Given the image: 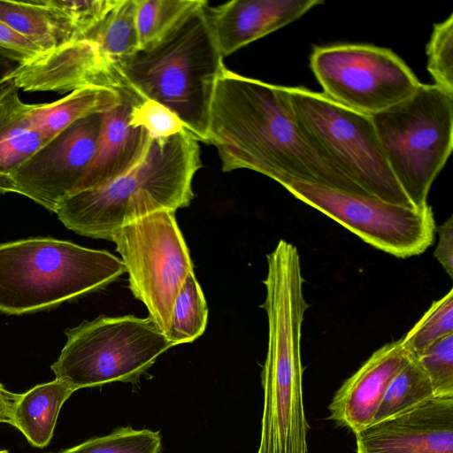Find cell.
<instances>
[{
	"label": "cell",
	"mask_w": 453,
	"mask_h": 453,
	"mask_svg": "<svg viewBox=\"0 0 453 453\" xmlns=\"http://www.w3.org/2000/svg\"><path fill=\"white\" fill-rule=\"evenodd\" d=\"M207 143L222 171L250 169L371 196L326 158L294 117L287 87L220 71L211 104Z\"/></svg>",
	"instance_id": "1"
},
{
	"label": "cell",
	"mask_w": 453,
	"mask_h": 453,
	"mask_svg": "<svg viewBox=\"0 0 453 453\" xmlns=\"http://www.w3.org/2000/svg\"><path fill=\"white\" fill-rule=\"evenodd\" d=\"M268 348L262 372L264 408L257 453H307L310 429L303 395L301 333L309 303L297 249L278 245L267 254Z\"/></svg>",
	"instance_id": "2"
},
{
	"label": "cell",
	"mask_w": 453,
	"mask_h": 453,
	"mask_svg": "<svg viewBox=\"0 0 453 453\" xmlns=\"http://www.w3.org/2000/svg\"><path fill=\"white\" fill-rule=\"evenodd\" d=\"M201 167L198 140L188 129L150 139L127 171L66 197L55 212L68 229L111 241L117 229L134 219L188 206L194 197L192 180Z\"/></svg>",
	"instance_id": "3"
},
{
	"label": "cell",
	"mask_w": 453,
	"mask_h": 453,
	"mask_svg": "<svg viewBox=\"0 0 453 453\" xmlns=\"http://www.w3.org/2000/svg\"><path fill=\"white\" fill-rule=\"evenodd\" d=\"M207 4L200 0L163 38L114 64L109 73L142 99L171 110L205 143L216 81L225 66Z\"/></svg>",
	"instance_id": "4"
},
{
	"label": "cell",
	"mask_w": 453,
	"mask_h": 453,
	"mask_svg": "<svg viewBox=\"0 0 453 453\" xmlns=\"http://www.w3.org/2000/svg\"><path fill=\"white\" fill-rule=\"evenodd\" d=\"M126 273L121 259L53 238L0 244V311L23 314L101 289Z\"/></svg>",
	"instance_id": "5"
},
{
	"label": "cell",
	"mask_w": 453,
	"mask_h": 453,
	"mask_svg": "<svg viewBox=\"0 0 453 453\" xmlns=\"http://www.w3.org/2000/svg\"><path fill=\"white\" fill-rule=\"evenodd\" d=\"M389 167L417 209L453 148V95L420 83L405 100L371 116Z\"/></svg>",
	"instance_id": "6"
},
{
	"label": "cell",
	"mask_w": 453,
	"mask_h": 453,
	"mask_svg": "<svg viewBox=\"0 0 453 453\" xmlns=\"http://www.w3.org/2000/svg\"><path fill=\"white\" fill-rule=\"evenodd\" d=\"M297 125L311 143L371 196L415 208L394 176L371 116L324 94L287 87Z\"/></svg>",
	"instance_id": "7"
},
{
	"label": "cell",
	"mask_w": 453,
	"mask_h": 453,
	"mask_svg": "<svg viewBox=\"0 0 453 453\" xmlns=\"http://www.w3.org/2000/svg\"><path fill=\"white\" fill-rule=\"evenodd\" d=\"M51 365L74 391L111 382L136 381L174 342L150 318L101 316L66 332Z\"/></svg>",
	"instance_id": "8"
},
{
	"label": "cell",
	"mask_w": 453,
	"mask_h": 453,
	"mask_svg": "<svg viewBox=\"0 0 453 453\" xmlns=\"http://www.w3.org/2000/svg\"><path fill=\"white\" fill-rule=\"evenodd\" d=\"M174 212L159 210L134 219L111 236L128 273L129 288L169 337L175 299L193 273Z\"/></svg>",
	"instance_id": "9"
},
{
	"label": "cell",
	"mask_w": 453,
	"mask_h": 453,
	"mask_svg": "<svg viewBox=\"0 0 453 453\" xmlns=\"http://www.w3.org/2000/svg\"><path fill=\"white\" fill-rule=\"evenodd\" d=\"M275 180L368 244L397 257L419 255L434 242L435 222L429 205L413 209L288 177Z\"/></svg>",
	"instance_id": "10"
},
{
	"label": "cell",
	"mask_w": 453,
	"mask_h": 453,
	"mask_svg": "<svg viewBox=\"0 0 453 453\" xmlns=\"http://www.w3.org/2000/svg\"><path fill=\"white\" fill-rule=\"evenodd\" d=\"M310 65L326 96L368 116L405 100L420 84L391 50L372 45L317 47Z\"/></svg>",
	"instance_id": "11"
},
{
	"label": "cell",
	"mask_w": 453,
	"mask_h": 453,
	"mask_svg": "<svg viewBox=\"0 0 453 453\" xmlns=\"http://www.w3.org/2000/svg\"><path fill=\"white\" fill-rule=\"evenodd\" d=\"M101 113L82 118L50 139L12 176V191L54 211L73 195L96 153Z\"/></svg>",
	"instance_id": "12"
},
{
	"label": "cell",
	"mask_w": 453,
	"mask_h": 453,
	"mask_svg": "<svg viewBox=\"0 0 453 453\" xmlns=\"http://www.w3.org/2000/svg\"><path fill=\"white\" fill-rule=\"evenodd\" d=\"M355 436L357 453H453V396L434 397Z\"/></svg>",
	"instance_id": "13"
},
{
	"label": "cell",
	"mask_w": 453,
	"mask_h": 453,
	"mask_svg": "<svg viewBox=\"0 0 453 453\" xmlns=\"http://www.w3.org/2000/svg\"><path fill=\"white\" fill-rule=\"evenodd\" d=\"M410 358L401 339L374 351L334 393L329 418L354 434L370 426L390 383Z\"/></svg>",
	"instance_id": "14"
},
{
	"label": "cell",
	"mask_w": 453,
	"mask_h": 453,
	"mask_svg": "<svg viewBox=\"0 0 453 453\" xmlns=\"http://www.w3.org/2000/svg\"><path fill=\"white\" fill-rule=\"evenodd\" d=\"M323 0H233L206 6L222 57L298 19Z\"/></svg>",
	"instance_id": "15"
},
{
	"label": "cell",
	"mask_w": 453,
	"mask_h": 453,
	"mask_svg": "<svg viewBox=\"0 0 453 453\" xmlns=\"http://www.w3.org/2000/svg\"><path fill=\"white\" fill-rule=\"evenodd\" d=\"M113 88L120 92L121 101L101 113L95 156L73 195L97 187L127 171L143 155L150 141L145 129L129 124L132 105L142 98L119 81Z\"/></svg>",
	"instance_id": "16"
},
{
	"label": "cell",
	"mask_w": 453,
	"mask_h": 453,
	"mask_svg": "<svg viewBox=\"0 0 453 453\" xmlns=\"http://www.w3.org/2000/svg\"><path fill=\"white\" fill-rule=\"evenodd\" d=\"M0 20L43 53L58 50L81 37L56 0H0Z\"/></svg>",
	"instance_id": "17"
},
{
	"label": "cell",
	"mask_w": 453,
	"mask_h": 453,
	"mask_svg": "<svg viewBox=\"0 0 453 453\" xmlns=\"http://www.w3.org/2000/svg\"><path fill=\"white\" fill-rule=\"evenodd\" d=\"M19 90L15 86L0 98V194L13 193L15 170L49 141L34 127Z\"/></svg>",
	"instance_id": "18"
},
{
	"label": "cell",
	"mask_w": 453,
	"mask_h": 453,
	"mask_svg": "<svg viewBox=\"0 0 453 453\" xmlns=\"http://www.w3.org/2000/svg\"><path fill=\"white\" fill-rule=\"evenodd\" d=\"M120 101L117 88L90 86L75 89L52 103L29 104V114L34 127L50 140L73 122L110 110Z\"/></svg>",
	"instance_id": "19"
},
{
	"label": "cell",
	"mask_w": 453,
	"mask_h": 453,
	"mask_svg": "<svg viewBox=\"0 0 453 453\" xmlns=\"http://www.w3.org/2000/svg\"><path fill=\"white\" fill-rule=\"evenodd\" d=\"M73 392L68 383L58 379L35 386L19 395L12 426L33 446L46 447L52 438L60 409Z\"/></svg>",
	"instance_id": "20"
},
{
	"label": "cell",
	"mask_w": 453,
	"mask_h": 453,
	"mask_svg": "<svg viewBox=\"0 0 453 453\" xmlns=\"http://www.w3.org/2000/svg\"><path fill=\"white\" fill-rule=\"evenodd\" d=\"M135 14L136 0H119L102 21L81 37L94 45L108 72L139 50Z\"/></svg>",
	"instance_id": "21"
},
{
	"label": "cell",
	"mask_w": 453,
	"mask_h": 453,
	"mask_svg": "<svg viewBox=\"0 0 453 453\" xmlns=\"http://www.w3.org/2000/svg\"><path fill=\"white\" fill-rule=\"evenodd\" d=\"M434 397L428 376L417 358L411 355L407 365L387 389L372 425L406 413Z\"/></svg>",
	"instance_id": "22"
},
{
	"label": "cell",
	"mask_w": 453,
	"mask_h": 453,
	"mask_svg": "<svg viewBox=\"0 0 453 453\" xmlns=\"http://www.w3.org/2000/svg\"><path fill=\"white\" fill-rule=\"evenodd\" d=\"M207 319V303L193 272L173 303L169 338L175 345L194 342L203 334Z\"/></svg>",
	"instance_id": "23"
},
{
	"label": "cell",
	"mask_w": 453,
	"mask_h": 453,
	"mask_svg": "<svg viewBox=\"0 0 453 453\" xmlns=\"http://www.w3.org/2000/svg\"><path fill=\"white\" fill-rule=\"evenodd\" d=\"M200 0H136L139 49L163 38Z\"/></svg>",
	"instance_id": "24"
},
{
	"label": "cell",
	"mask_w": 453,
	"mask_h": 453,
	"mask_svg": "<svg viewBox=\"0 0 453 453\" xmlns=\"http://www.w3.org/2000/svg\"><path fill=\"white\" fill-rule=\"evenodd\" d=\"M450 334H453V288L433 302L401 341L407 352L418 357L436 341Z\"/></svg>",
	"instance_id": "25"
},
{
	"label": "cell",
	"mask_w": 453,
	"mask_h": 453,
	"mask_svg": "<svg viewBox=\"0 0 453 453\" xmlns=\"http://www.w3.org/2000/svg\"><path fill=\"white\" fill-rule=\"evenodd\" d=\"M161 442L158 432L120 427L58 453H160Z\"/></svg>",
	"instance_id": "26"
},
{
	"label": "cell",
	"mask_w": 453,
	"mask_h": 453,
	"mask_svg": "<svg viewBox=\"0 0 453 453\" xmlns=\"http://www.w3.org/2000/svg\"><path fill=\"white\" fill-rule=\"evenodd\" d=\"M427 70L434 85L453 95V15L434 24L426 45Z\"/></svg>",
	"instance_id": "27"
},
{
	"label": "cell",
	"mask_w": 453,
	"mask_h": 453,
	"mask_svg": "<svg viewBox=\"0 0 453 453\" xmlns=\"http://www.w3.org/2000/svg\"><path fill=\"white\" fill-rule=\"evenodd\" d=\"M416 358L432 383L434 396H453V334L436 341Z\"/></svg>",
	"instance_id": "28"
},
{
	"label": "cell",
	"mask_w": 453,
	"mask_h": 453,
	"mask_svg": "<svg viewBox=\"0 0 453 453\" xmlns=\"http://www.w3.org/2000/svg\"><path fill=\"white\" fill-rule=\"evenodd\" d=\"M129 124L146 130L150 139H162L185 129L179 117L163 104L150 99H139L132 105Z\"/></svg>",
	"instance_id": "29"
},
{
	"label": "cell",
	"mask_w": 453,
	"mask_h": 453,
	"mask_svg": "<svg viewBox=\"0 0 453 453\" xmlns=\"http://www.w3.org/2000/svg\"><path fill=\"white\" fill-rule=\"evenodd\" d=\"M119 0H57L80 32L81 37L96 26ZM80 37V38H81Z\"/></svg>",
	"instance_id": "30"
},
{
	"label": "cell",
	"mask_w": 453,
	"mask_h": 453,
	"mask_svg": "<svg viewBox=\"0 0 453 453\" xmlns=\"http://www.w3.org/2000/svg\"><path fill=\"white\" fill-rule=\"evenodd\" d=\"M0 46L20 55L27 62L43 54L36 45L2 20H0Z\"/></svg>",
	"instance_id": "31"
},
{
	"label": "cell",
	"mask_w": 453,
	"mask_h": 453,
	"mask_svg": "<svg viewBox=\"0 0 453 453\" xmlns=\"http://www.w3.org/2000/svg\"><path fill=\"white\" fill-rule=\"evenodd\" d=\"M439 242L434 257L450 278L453 277V217L450 216L438 228Z\"/></svg>",
	"instance_id": "32"
},
{
	"label": "cell",
	"mask_w": 453,
	"mask_h": 453,
	"mask_svg": "<svg viewBox=\"0 0 453 453\" xmlns=\"http://www.w3.org/2000/svg\"><path fill=\"white\" fill-rule=\"evenodd\" d=\"M26 62L20 55L0 46V82L13 78Z\"/></svg>",
	"instance_id": "33"
},
{
	"label": "cell",
	"mask_w": 453,
	"mask_h": 453,
	"mask_svg": "<svg viewBox=\"0 0 453 453\" xmlns=\"http://www.w3.org/2000/svg\"><path fill=\"white\" fill-rule=\"evenodd\" d=\"M19 395L10 392L0 383V423L12 426L13 411Z\"/></svg>",
	"instance_id": "34"
},
{
	"label": "cell",
	"mask_w": 453,
	"mask_h": 453,
	"mask_svg": "<svg viewBox=\"0 0 453 453\" xmlns=\"http://www.w3.org/2000/svg\"><path fill=\"white\" fill-rule=\"evenodd\" d=\"M15 86H16V84H15L13 78H11L4 81L0 82V98L3 97L7 92H9Z\"/></svg>",
	"instance_id": "35"
},
{
	"label": "cell",
	"mask_w": 453,
	"mask_h": 453,
	"mask_svg": "<svg viewBox=\"0 0 453 453\" xmlns=\"http://www.w3.org/2000/svg\"><path fill=\"white\" fill-rule=\"evenodd\" d=\"M0 453H9V451L6 449H0Z\"/></svg>",
	"instance_id": "36"
}]
</instances>
